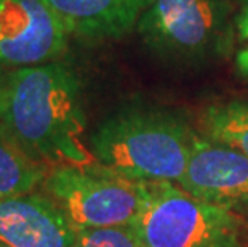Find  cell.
Segmentation results:
<instances>
[{"instance_id": "6da1fadb", "label": "cell", "mask_w": 248, "mask_h": 247, "mask_svg": "<svg viewBox=\"0 0 248 247\" xmlns=\"http://www.w3.org/2000/svg\"><path fill=\"white\" fill-rule=\"evenodd\" d=\"M0 122L21 148L45 167L96 162L83 143L87 119L80 81L62 63L50 61L7 72Z\"/></svg>"}, {"instance_id": "7a4b0ae2", "label": "cell", "mask_w": 248, "mask_h": 247, "mask_svg": "<svg viewBox=\"0 0 248 247\" xmlns=\"http://www.w3.org/2000/svg\"><path fill=\"white\" fill-rule=\"evenodd\" d=\"M195 132L187 119L154 104H126L108 115L90 136L99 165L138 183L179 181Z\"/></svg>"}, {"instance_id": "3957f363", "label": "cell", "mask_w": 248, "mask_h": 247, "mask_svg": "<svg viewBox=\"0 0 248 247\" xmlns=\"http://www.w3.org/2000/svg\"><path fill=\"white\" fill-rule=\"evenodd\" d=\"M136 29L152 53L178 63L228 58L237 33L229 0H154Z\"/></svg>"}, {"instance_id": "277c9868", "label": "cell", "mask_w": 248, "mask_h": 247, "mask_svg": "<svg viewBox=\"0 0 248 247\" xmlns=\"http://www.w3.org/2000/svg\"><path fill=\"white\" fill-rule=\"evenodd\" d=\"M133 227L142 247H248L239 214L194 198L173 181L146 183Z\"/></svg>"}, {"instance_id": "5b68a950", "label": "cell", "mask_w": 248, "mask_h": 247, "mask_svg": "<svg viewBox=\"0 0 248 247\" xmlns=\"http://www.w3.org/2000/svg\"><path fill=\"white\" fill-rule=\"evenodd\" d=\"M44 191L76 230L130 225L146 199V183L131 181L99 165H62L48 170Z\"/></svg>"}, {"instance_id": "8992f818", "label": "cell", "mask_w": 248, "mask_h": 247, "mask_svg": "<svg viewBox=\"0 0 248 247\" xmlns=\"http://www.w3.org/2000/svg\"><path fill=\"white\" fill-rule=\"evenodd\" d=\"M67 35L45 0H0V67L50 63L64 51Z\"/></svg>"}, {"instance_id": "52a82bcc", "label": "cell", "mask_w": 248, "mask_h": 247, "mask_svg": "<svg viewBox=\"0 0 248 247\" xmlns=\"http://www.w3.org/2000/svg\"><path fill=\"white\" fill-rule=\"evenodd\" d=\"M178 186L205 202L237 212L248 204V156L195 133Z\"/></svg>"}, {"instance_id": "ba28073f", "label": "cell", "mask_w": 248, "mask_h": 247, "mask_svg": "<svg viewBox=\"0 0 248 247\" xmlns=\"http://www.w3.org/2000/svg\"><path fill=\"white\" fill-rule=\"evenodd\" d=\"M77 230L44 194L0 199L2 247H74Z\"/></svg>"}, {"instance_id": "9c48e42d", "label": "cell", "mask_w": 248, "mask_h": 247, "mask_svg": "<svg viewBox=\"0 0 248 247\" xmlns=\"http://www.w3.org/2000/svg\"><path fill=\"white\" fill-rule=\"evenodd\" d=\"M66 33L80 39H119L128 34L154 0H45Z\"/></svg>"}, {"instance_id": "30bf717a", "label": "cell", "mask_w": 248, "mask_h": 247, "mask_svg": "<svg viewBox=\"0 0 248 247\" xmlns=\"http://www.w3.org/2000/svg\"><path fill=\"white\" fill-rule=\"evenodd\" d=\"M46 175L48 167L34 161L0 122V199L34 193Z\"/></svg>"}, {"instance_id": "8fae6325", "label": "cell", "mask_w": 248, "mask_h": 247, "mask_svg": "<svg viewBox=\"0 0 248 247\" xmlns=\"http://www.w3.org/2000/svg\"><path fill=\"white\" fill-rule=\"evenodd\" d=\"M202 127L208 138L248 156V98H232L205 109Z\"/></svg>"}, {"instance_id": "7c38bea8", "label": "cell", "mask_w": 248, "mask_h": 247, "mask_svg": "<svg viewBox=\"0 0 248 247\" xmlns=\"http://www.w3.org/2000/svg\"><path fill=\"white\" fill-rule=\"evenodd\" d=\"M74 247H142L133 223L77 230Z\"/></svg>"}, {"instance_id": "4fadbf2b", "label": "cell", "mask_w": 248, "mask_h": 247, "mask_svg": "<svg viewBox=\"0 0 248 247\" xmlns=\"http://www.w3.org/2000/svg\"><path fill=\"white\" fill-rule=\"evenodd\" d=\"M235 28L240 44L235 55L237 69L245 79H248V5H244L240 13L235 16Z\"/></svg>"}, {"instance_id": "5bb4252c", "label": "cell", "mask_w": 248, "mask_h": 247, "mask_svg": "<svg viewBox=\"0 0 248 247\" xmlns=\"http://www.w3.org/2000/svg\"><path fill=\"white\" fill-rule=\"evenodd\" d=\"M235 214H239V215H240L242 220H244V223H245V228L248 230V204H245L244 207H240Z\"/></svg>"}, {"instance_id": "9a60e30c", "label": "cell", "mask_w": 248, "mask_h": 247, "mask_svg": "<svg viewBox=\"0 0 248 247\" xmlns=\"http://www.w3.org/2000/svg\"><path fill=\"white\" fill-rule=\"evenodd\" d=\"M5 77H7V72H3L2 67H0V108H2V98H3V88H5Z\"/></svg>"}, {"instance_id": "2e32d148", "label": "cell", "mask_w": 248, "mask_h": 247, "mask_svg": "<svg viewBox=\"0 0 248 247\" xmlns=\"http://www.w3.org/2000/svg\"><path fill=\"white\" fill-rule=\"evenodd\" d=\"M240 2H244L245 5H248V0H240Z\"/></svg>"}, {"instance_id": "e0dca14e", "label": "cell", "mask_w": 248, "mask_h": 247, "mask_svg": "<svg viewBox=\"0 0 248 247\" xmlns=\"http://www.w3.org/2000/svg\"><path fill=\"white\" fill-rule=\"evenodd\" d=\"M0 247H2V246H0Z\"/></svg>"}]
</instances>
